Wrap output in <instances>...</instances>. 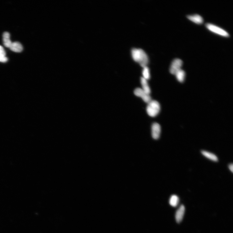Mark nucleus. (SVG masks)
<instances>
[{
    "instance_id": "obj_1",
    "label": "nucleus",
    "mask_w": 233,
    "mask_h": 233,
    "mask_svg": "<svg viewBox=\"0 0 233 233\" xmlns=\"http://www.w3.org/2000/svg\"><path fill=\"white\" fill-rule=\"evenodd\" d=\"M132 55L133 59L143 67L147 66L149 59L145 52L141 49L134 48L132 51Z\"/></svg>"
},
{
    "instance_id": "obj_2",
    "label": "nucleus",
    "mask_w": 233,
    "mask_h": 233,
    "mask_svg": "<svg viewBox=\"0 0 233 233\" xmlns=\"http://www.w3.org/2000/svg\"><path fill=\"white\" fill-rule=\"evenodd\" d=\"M148 104L147 108L148 115L153 117L156 116L159 113L161 109L159 103L156 101L152 100Z\"/></svg>"
},
{
    "instance_id": "obj_3",
    "label": "nucleus",
    "mask_w": 233,
    "mask_h": 233,
    "mask_svg": "<svg viewBox=\"0 0 233 233\" xmlns=\"http://www.w3.org/2000/svg\"><path fill=\"white\" fill-rule=\"evenodd\" d=\"M206 27L211 32L223 37H228L229 36V34L226 31L213 24L207 23Z\"/></svg>"
},
{
    "instance_id": "obj_4",
    "label": "nucleus",
    "mask_w": 233,
    "mask_h": 233,
    "mask_svg": "<svg viewBox=\"0 0 233 233\" xmlns=\"http://www.w3.org/2000/svg\"><path fill=\"white\" fill-rule=\"evenodd\" d=\"M183 65V61L179 59H175L173 60L170 68V72L175 75L178 71L181 69Z\"/></svg>"
},
{
    "instance_id": "obj_5",
    "label": "nucleus",
    "mask_w": 233,
    "mask_h": 233,
    "mask_svg": "<svg viewBox=\"0 0 233 233\" xmlns=\"http://www.w3.org/2000/svg\"><path fill=\"white\" fill-rule=\"evenodd\" d=\"M134 94L136 96L140 97L145 102L149 103L152 100L150 94L144 91L141 88H137L134 91Z\"/></svg>"
},
{
    "instance_id": "obj_6",
    "label": "nucleus",
    "mask_w": 233,
    "mask_h": 233,
    "mask_svg": "<svg viewBox=\"0 0 233 233\" xmlns=\"http://www.w3.org/2000/svg\"><path fill=\"white\" fill-rule=\"evenodd\" d=\"M151 129L153 138L155 139H158L161 132V127L160 125L157 123H154L152 124Z\"/></svg>"
},
{
    "instance_id": "obj_7",
    "label": "nucleus",
    "mask_w": 233,
    "mask_h": 233,
    "mask_svg": "<svg viewBox=\"0 0 233 233\" xmlns=\"http://www.w3.org/2000/svg\"><path fill=\"white\" fill-rule=\"evenodd\" d=\"M185 212V207L183 205H181L176 212L175 217L176 221L178 223L182 221Z\"/></svg>"
},
{
    "instance_id": "obj_8",
    "label": "nucleus",
    "mask_w": 233,
    "mask_h": 233,
    "mask_svg": "<svg viewBox=\"0 0 233 233\" xmlns=\"http://www.w3.org/2000/svg\"><path fill=\"white\" fill-rule=\"evenodd\" d=\"M187 17L191 21L197 24H203L204 22L203 17L198 14L188 15Z\"/></svg>"
},
{
    "instance_id": "obj_9",
    "label": "nucleus",
    "mask_w": 233,
    "mask_h": 233,
    "mask_svg": "<svg viewBox=\"0 0 233 233\" xmlns=\"http://www.w3.org/2000/svg\"><path fill=\"white\" fill-rule=\"evenodd\" d=\"M9 48L12 51L16 53L21 52L23 49L22 44L18 41L12 43Z\"/></svg>"
},
{
    "instance_id": "obj_10",
    "label": "nucleus",
    "mask_w": 233,
    "mask_h": 233,
    "mask_svg": "<svg viewBox=\"0 0 233 233\" xmlns=\"http://www.w3.org/2000/svg\"><path fill=\"white\" fill-rule=\"evenodd\" d=\"M3 40L5 46L6 48H9L12 43L10 39V34L8 32H5L3 33Z\"/></svg>"
},
{
    "instance_id": "obj_11",
    "label": "nucleus",
    "mask_w": 233,
    "mask_h": 233,
    "mask_svg": "<svg viewBox=\"0 0 233 233\" xmlns=\"http://www.w3.org/2000/svg\"><path fill=\"white\" fill-rule=\"evenodd\" d=\"M141 82L142 86L141 89L145 92L150 94L151 93V89L149 85L147 80L142 77L141 79Z\"/></svg>"
},
{
    "instance_id": "obj_12",
    "label": "nucleus",
    "mask_w": 233,
    "mask_h": 233,
    "mask_svg": "<svg viewBox=\"0 0 233 233\" xmlns=\"http://www.w3.org/2000/svg\"><path fill=\"white\" fill-rule=\"evenodd\" d=\"M201 153L204 156L212 161L215 162L218 161V158L216 155L213 154L205 151H202Z\"/></svg>"
},
{
    "instance_id": "obj_13",
    "label": "nucleus",
    "mask_w": 233,
    "mask_h": 233,
    "mask_svg": "<svg viewBox=\"0 0 233 233\" xmlns=\"http://www.w3.org/2000/svg\"><path fill=\"white\" fill-rule=\"evenodd\" d=\"M178 80L181 83L184 82L185 77V72L182 69L178 71L175 75Z\"/></svg>"
},
{
    "instance_id": "obj_14",
    "label": "nucleus",
    "mask_w": 233,
    "mask_h": 233,
    "mask_svg": "<svg viewBox=\"0 0 233 233\" xmlns=\"http://www.w3.org/2000/svg\"><path fill=\"white\" fill-rule=\"evenodd\" d=\"M179 199L178 197L175 195H173L171 197L169 200L170 204L173 207H177L179 203Z\"/></svg>"
},
{
    "instance_id": "obj_15",
    "label": "nucleus",
    "mask_w": 233,
    "mask_h": 233,
    "mask_svg": "<svg viewBox=\"0 0 233 233\" xmlns=\"http://www.w3.org/2000/svg\"><path fill=\"white\" fill-rule=\"evenodd\" d=\"M143 75V77L144 79L148 80L150 79V71L148 67L147 66L143 67V69L142 72Z\"/></svg>"
},
{
    "instance_id": "obj_16",
    "label": "nucleus",
    "mask_w": 233,
    "mask_h": 233,
    "mask_svg": "<svg viewBox=\"0 0 233 233\" xmlns=\"http://www.w3.org/2000/svg\"><path fill=\"white\" fill-rule=\"evenodd\" d=\"M8 60V59L5 56L0 55V62H6Z\"/></svg>"
},
{
    "instance_id": "obj_17",
    "label": "nucleus",
    "mask_w": 233,
    "mask_h": 233,
    "mask_svg": "<svg viewBox=\"0 0 233 233\" xmlns=\"http://www.w3.org/2000/svg\"><path fill=\"white\" fill-rule=\"evenodd\" d=\"M0 55L5 56L6 55V52L2 46L0 45Z\"/></svg>"
},
{
    "instance_id": "obj_18",
    "label": "nucleus",
    "mask_w": 233,
    "mask_h": 233,
    "mask_svg": "<svg viewBox=\"0 0 233 233\" xmlns=\"http://www.w3.org/2000/svg\"><path fill=\"white\" fill-rule=\"evenodd\" d=\"M229 168L232 172H233V164H231L229 165Z\"/></svg>"
}]
</instances>
